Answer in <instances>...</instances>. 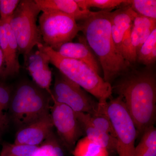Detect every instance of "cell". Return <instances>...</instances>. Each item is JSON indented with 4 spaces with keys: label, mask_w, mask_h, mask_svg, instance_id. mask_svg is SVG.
<instances>
[{
    "label": "cell",
    "mask_w": 156,
    "mask_h": 156,
    "mask_svg": "<svg viewBox=\"0 0 156 156\" xmlns=\"http://www.w3.org/2000/svg\"><path fill=\"white\" fill-rule=\"evenodd\" d=\"M124 75L115 86V90L122 98L138 136H142L154 126L156 120L155 77L147 71L126 73Z\"/></svg>",
    "instance_id": "cell-1"
},
{
    "label": "cell",
    "mask_w": 156,
    "mask_h": 156,
    "mask_svg": "<svg viewBox=\"0 0 156 156\" xmlns=\"http://www.w3.org/2000/svg\"><path fill=\"white\" fill-rule=\"evenodd\" d=\"M110 10L91 11L80 25L88 45L98 57L103 70V80L109 83L127 73L130 65L114 42L108 14Z\"/></svg>",
    "instance_id": "cell-2"
},
{
    "label": "cell",
    "mask_w": 156,
    "mask_h": 156,
    "mask_svg": "<svg viewBox=\"0 0 156 156\" xmlns=\"http://www.w3.org/2000/svg\"><path fill=\"white\" fill-rule=\"evenodd\" d=\"M38 49L46 53L50 62L60 73L93 95L98 102L105 104L111 97L113 88L87 64L82 62L62 56L44 44L37 45Z\"/></svg>",
    "instance_id": "cell-3"
},
{
    "label": "cell",
    "mask_w": 156,
    "mask_h": 156,
    "mask_svg": "<svg viewBox=\"0 0 156 156\" xmlns=\"http://www.w3.org/2000/svg\"><path fill=\"white\" fill-rule=\"evenodd\" d=\"M50 95L35 84L24 82L19 85L11 96L10 117L20 128L50 114Z\"/></svg>",
    "instance_id": "cell-4"
},
{
    "label": "cell",
    "mask_w": 156,
    "mask_h": 156,
    "mask_svg": "<svg viewBox=\"0 0 156 156\" xmlns=\"http://www.w3.org/2000/svg\"><path fill=\"white\" fill-rule=\"evenodd\" d=\"M41 11L34 0L20 1L9 24L14 33L20 54L26 57L35 46L43 44L41 35L37 25Z\"/></svg>",
    "instance_id": "cell-5"
},
{
    "label": "cell",
    "mask_w": 156,
    "mask_h": 156,
    "mask_svg": "<svg viewBox=\"0 0 156 156\" xmlns=\"http://www.w3.org/2000/svg\"><path fill=\"white\" fill-rule=\"evenodd\" d=\"M39 19L44 44L56 51L63 44L72 42L80 31L73 17L59 11L43 12Z\"/></svg>",
    "instance_id": "cell-6"
},
{
    "label": "cell",
    "mask_w": 156,
    "mask_h": 156,
    "mask_svg": "<svg viewBox=\"0 0 156 156\" xmlns=\"http://www.w3.org/2000/svg\"><path fill=\"white\" fill-rule=\"evenodd\" d=\"M106 110L115 133L119 156H134L138 132L122 97L107 101Z\"/></svg>",
    "instance_id": "cell-7"
},
{
    "label": "cell",
    "mask_w": 156,
    "mask_h": 156,
    "mask_svg": "<svg viewBox=\"0 0 156 156\" xmlns=\"http://www.w3.org/2000/svg\"><path fill=\"white\" fill-rule=\"evenodd\" d=\"M52 92V100L64 104L76 112L95 115L106 106L107 103L101 104L95 101L79 85L60 73L55 76Z\"/></svg>",
    "instance_id": "cell-8"
},
{
    "label": "cell",
    "mask_w": 156,
    "mask_h": 156,
    "mask_svg": "<svg viewBox=\"0 0 156 156\" xmlns=\"http://www.w3.org/2000/svg\"><path fill=\"white\" fill-rule=\"evenodd\" d=\"M50 114L53 127L65 146L69 150L74 148L78 140L84 134L79 120L74 111L67 105L52 100Z\"/></svg>",
    "instance_id": "cell-9"
},
{
    "label": "cell",
    "mask_w": 156,
    "mask_h": 156,
    "mask_svg": "<svg viewBox=\"0 0 156 156\" xmlns=\"http://www.w3.org/2000/svg\"><path fill=\"white\" fill-rule=\"evenodd\" d=\"M115 11L109 12L112 34L116 47L128 62L136 61L132 55L131 45V29L137 14L129 6L125 5Z\"/></svg>",
    "instance_id": "cell-10"
},
{
    "label": "cell",
    "mask_w": 156,
    "mask_h": 156,
    "mask_svg": "<svg viewBox=\"0 0 156 156\" xmlns=\"http://www.w3.org/2000/svg\"><path fill=\"white\" fill-rule=\"evenodd\" d=\"M10 19L3 21L0 20V46L5 63L4 79L17 74L20 69L18 45L9 24Z\"/></svg>",
    "instance_id": "cell-11"
},
{
    "label": "cell",
    "mask_w": 156,
    "mask_h": 156,
    "mask_svg": "<svg viewBox=\"0 0 156 156\" xmlns=\"http://www.w3.org/2000/svg\"><path fill=\"white\" fill-rule=\"evenodd\" d=\"M27 68L35 84L53 96L50 87L52 80V71L49 66L48 55L40 50L29 53L24 57Z\"/></svg>",
    "instance_id": "cell-12"
},
{
    "label": "cell",
    "mask_w": 156,
    "mask_h": 156,
    "mask_svg": "<svg viewBox=\"0 0 156 156\" xmlns=\"http://www.w3.org/2000/svg\"><path fill=\"white\" fill-rule=\"evenodd\" d=\"M50 114L18 130L14 144L39 146L53 132Z\"/></svg>",
    "instance_id": "cell-13"
},
{
    "label": "cell",
    "mask_w": 156,
    "mask_h": 156,
    "mask_svg": "<svg viewBox=\"0 0 156 156\" xmlns=\"http://www.w3.org/2000/svg\"><path fill=\"white\" fill-rule=\"evenodd\" d=\"M57 51L62 56L84 62L99 75L100 67L87 44L82 42H68L62 45Z\"/></svg>",
    "instance_id": "cell-14"
},
{
    "label": "cell",
    "mask_w": 156,
    "mask_h": 156,
    "mask_svg": "<svg viewBox=\"0 0 156 156\" xmlns=\"http://www.w3.org/2000/svg\"><path fill=\"white\" fill-rule=\"evenodd\" d=\"M39 9L43 12L56 11L67 14L76 20L87 18L91 11L80 8L75 0H34Z\"/></svg>",
    "instance_id": "cell-15"
},
{
    "label": "cell",
    "mask_w": 156,
    "mask_h": 156,
    "mask_svg": "<svg viewBox=\"0 0 156 156\" xmlns=\"http://www.w3.org/2000/svg\"><path fill=\"white\" fill-rule=\"evenodd\" d=\"M76 114L84 134L89 140L105 148L108 151H116V139L93 126L89 119L88 114L76 112Z\"/></svg>",
    "instance_id": "cell-16"
},
{
    "label": "cell",
    "mask_w": 156,
    "mask_h": 156,
    "mask_svg": "<svg viewBox=\"0 0 156 156\" xmlns=\"http://www.w3.org/2000/svg\"><path fill=\"white\" fill-rule=\"evenodd\" d=\"M73 151L74 156H109L107 150L86 136L78 140Z\"/></svg>",
    "instance_id": "cell-17"
},
{
    "label": "cell",
    "mask_w": 156,
    "mask_h": 156,
    "mask_svg": "<svg viewBox=\"0 0 156 156\" xmlns=\"http://www.w3.org/2000/svg\"><path fill=\"white\" fill-rule=\"evenodd\" d=\"M156 59V29L143 44L137 53V59L145 65L153 63Z\"/></svg>",
    "instance_id": "cell-18"
},
{
    "label": "cell",
    "mask_w": 156,
    "mask_h": 156,
    "mask_svg": "<svg viewBox=\"0 0 156 156\" xmlns=\"http://www.w3.org/2000/svg\"><path fill=\"white\" fill-rule=\"evenodd\" d=\"M156 19L144 17L137 14L134 20L133 27L140 38V48L154 30L156 29Z\"/></svg>",
    "instance_id": "cell-19"
},
{
    "label": "cell",
    "mask_w": 156,
    "mask_h": 156,
    "mask_svg": "<svg viewBox=\"0 0 156 156\" xmlns=\"http://www.w3.org/2000/svg\"><path fill=\"white\" fill-rule=\"evenodd\" d=\"M122 5L129 6L140 16L156 19V0H126Z\"/></svg>",
    "instance_id": "cell-20"
},
{
    "label": "cell",
    "mask_w": 156,
    "mask_h": 156,
    "mask_svg": "<svg viewBox=\"0 0 156 156\" xmlns=\"http://www.w3.org/2000/svg\"><path fill=\"white\" fill-rule=\"evenodd\" d=\"M39 150V146L5 143L0 156H36Z\"/></svg>",
    "instance_id": "cell-21"
},
{
    "label": "cell",
    "mask_w": 156,
    "mask_h": 156,
    "mask_svg": "<svg viewBox=\"0 0 156 156\" xmlns=\"http://www.w3.org/2000/svg\"><path fill=\"white\" fill-rule=\"evenodd\" d=\"M106 109L107 106L105 108L96 114H89V119L95 128L116 138L114 129L107 114Z\"/></svg>",
    "instance_id": "cell-22"
},
{
    "label": "cell",
    "mask_w": 156,
    "mask_h": 156,
    "mask_svg": "<svg viewBox=\"0 0 156 156\" xmlns=\"http://www.w3.org/2000/svg\"><path fill=\"white\" fill-rule=\"evenodd\" d=\"M36 156H64V153L53 132L41 145Z\"/></svg>",
    "instance_id": "cell-23"
},
{
    "label": "cell",
    "mask_w": 156,
    "mask_h": 156,
    "mask_svg": "<svg viewBox=\"0 0 156 156\" xmlns=\"http://www.w3.org/2000/svg\"><path fill=\"white\" fill-rule=\"evenodd\" d=\"M81 9L89 10L90 8H96L102 10H111L122 5L126 0H75Z\"/></svg>",
    "instance_id": "cell-24"
},
{
    "label": "cell",
    "mask_w": 156,
    "mask_h": 156,
    "mask_svg": "<svg viewBox=\"0 0 156 156\" xmlns=\"http://www.w3.org/2000/svg\"><path fill=\"white\" fill-rule=\"evenodd\" d=\"M20 1L0 0V20L5 21L12 16Z\"/></svg>",
    "instance_id": "cell-25"
},
{
    "label": "cell",
    "mask_w": 156,
    "mask_h": 156,
    "mask_svg": "<svg viewBox=\"0 0 156 156\" xmlns=\"http://www.w3.org/2000/svg\"><path fill=\"white\" fill-rule=\"evenodd\" d=\"M9 117L0 108V140L9 124Z\"/></svg>",
    "instance_id": "cell-26"
},
{
    "label": "cell",
    "mask_w": 156,
    "mask_h": 156,
    "mask_svg": "<svg viewBox=\"0 0 156 156\" xmlns=\"http://www.w3.org/2000/svg\"><path fill=\"white\" fill-rule=\"evenodd\" d=\"M136 156H156V145L145 150Z\"/></svg>",
    "instance_id": "cell-27"
},
{
    "label": "cell",
    "mask_w": 156,
    "mask_h": 156,
    "mask_svg": "<svg viewBox=\"0 0 156 156\" xmlns=\"http://www.w3.org/2000/svg\"><path fill=\"white\" fill-rule=\"evenodd\" d=\"M5 71V63H4V56L0 46V77L3 78Z\"/></svg>",
    "instance_id": "cell-28"
}]
</instances>
